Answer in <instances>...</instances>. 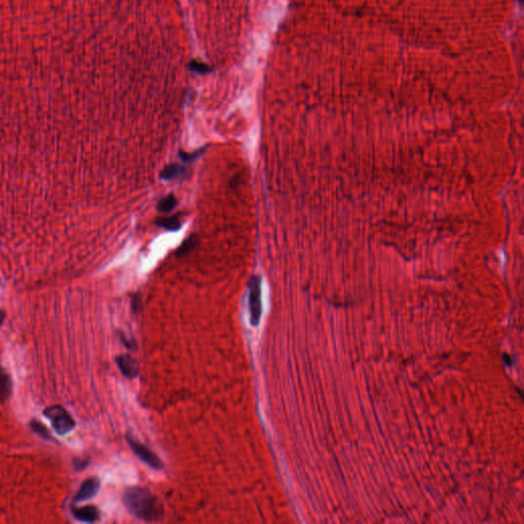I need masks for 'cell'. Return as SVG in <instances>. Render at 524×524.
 Returning <instances> with one entry per match:
<instances>
[{"mask_svg":"<svg viewBox=\"0 0 524 524\" xmlns=\"http://www.w3.org/2000/svg\"><path fill=\"white\" fill-rule=\"evenodd\" d=\"M122 501L127 511L143 521L157 522L162 519L164 515L162 502L148 489L140 487L128 488L123 493Z\"/></svg>","mask_w":524,"mask_h":524,"instance_id":"obj_1","label":"cell"},{"mask_svg":"<svg viewBox=\"0 0 524 524\" xmlns=\"http://www.w3.org/2000/svg\"><path fill=\"white\" fill-rule=\"evenodd\" d=\"M207 147H204L202 149H199L193 153H188V152H184V151H179L178 153V157L180 158V160L183 161V162L185 163H193L194 161L198 160L201 156H202L205 151H206Z\"/></svg>","mask_w":524,"mask_h":524,"instance_id":"obj_13","label":"cell"},{"mask_svg":"<svg viewBox=\"0 0 524 524\" xmlns=\"http://www.w3.org/2000/svg\"><path fill=\"white\" fill-rule=\"evenodd\" d=\"M43 414L50 421L51 426L59 435L67 434L75 428L74 419L63 407L51 406L45 409Z\"/></svg>","mask_w":524,"mask_h":524,"instance_id":"obj_2","label":"cell"},{"mask_svg":"<svg viewBox=\"0 0 524 524\" xmlns=\"http://www.w3.org/2000/svg\"><path fill=\"white\" fill-rule=\"evenodd\" d=\"M126 439L132 452L144 463H146L148 466L155 470H162L164 468V463L162 462V460H161L154 452H152L148 447L143 445V443H140L137 439H135L129 434L126 436Z\"/></svg>","mask_w":524,"mask_h":524,"instance_id":"obj_4","label":"cell"},{"mask_svg":"<svg viewBox=\"0 0 524 524\" xmlns=\"http://www.w3.org/2000/svg\"><path fill=\"white\" fill-rule=\"evenodd\" d=\"M30 426H31L32 430H33L35 433H37L38 435H40L41 437H43V438H45V439H50V438H51L50 433H49V431L47 430V428H46L43 424H41V423H40V422H38V421H36V420H33V421H31V423H30Z\"/></svg>","mask_w":524,"mask_h":524,"instance_id":"obj_14","label":"cell"},{"mask_svg":"<svg viewBox=\"0 0 524 524\" xmlns=\"http://www.w3.org/2000/svg\"><path fill=\"white\" fill-rule=\"evenodd\" d=\"M73 463H74V467H75L76 470H82V469L86 468V466L88 464V461L81 460V459H75Z\"/></svg>","mask_w":524,"mask_h":524,"instance_id":"obj_15","label":"cell"},{"mask_svg":"<svg viewBox=\"0 0 524 524\" xmlns=\"http://www.w3.org/2000/svg\"><path fill=\"white\" fill-rule=\"evenodd\" d=\"M176 205H177V199L174 197V195H168L159 201L158 205H157V209L158 211L162 212V213H168L171 210H173L176 207Z\"/></svg>","mask_w":524,"mask_h":524,"instance_id":"obj_11","label":"cell"},{"mask_svg":"<svg viewBox=\"0 0 524 524\" xmlns=\"http://www.w3.org/2000/svg\"><path fill=\"white\" fill-rule=\"evenodd\" d=\"M72 513L76 519L82 522L92 523L100 518V512L95 506H84V507H79L74 508L72 510Z\"/></svg>","mask_w":524,"mask_h":524,"instance_id":"obj_7","label":"cell"},{"mask_svg":"<svg viewBox=\"0 0 524 524\" xmlns=\"http://www.w3.org/2000/svg\"><path fill=\"white\" fill-rule=\"evenodd\" d=\"M11 388L12 383L10 376L3 368L0 367V402L5 401L9 397Z\"/></svg>","mask_w":524,"mask_h":524,"instance_id":"obj_9","label":"cell"},{"mask_svg":"<svg viewBox=\"0 0 524 524\" xmlns=\"http://www.w3.org/2000/svg\"><path fill=\"white\" fill-rule=\"evenodd\" d=\"M187 171H188V168L185 165L172 163V164L165 166L162 169V171L160 172V178L165 181L184 178L187 174Z\"/></svg>","mask_w":524,"mask_h":524,"instance_id":"obj_8","label":"cell"},{"mask_svg":"<svg viewBox=\"0 0 524 524\" xmlns=\"http://www.w3.org/2000/svg\"><path fill=\"white\" fill-rule=\"evenodd\" d=\"M197 242H198V240H197V236H196V235H192V236H190L188 239H186V240L183 242V244H181V245L176 249L175 254H176L178 257L184 256V255H187L190 251H192V250L195 248V246L197 245Z\"/></svg>","mask_w":524,"mask_h":524,"instance_id":"obj_12","label":"cell"},{"mask_svg":"<svg viewBox=\"0 0 524 524\" xmlns=\"http://www.w3.org/2000/svg\"><path fill=\"white\" fill-rule=\"evenodd\" d=\"M249 310L250 324L252 327H258L262 316V300H261V278L259 275H252L249 279Z\"/></svg>","mask_w":524,"mask_h":524,"instance_id":"obj_3","label":"cell"},{"mask_svg":"<svg viewBox=\"0 0 524 524\" xmlns=\"http://www.w3.org/2000/svg\"><path fill=\"white\" fill-rule=\"evenodd\" d=\"M100 488V481L97 477H90L86 479L80 489L78 490L77 494L74 497L75 502H83L86 500H89L93 498L98 490Z\"/></svg>","mask_w":524,"mask_h":524,"instance_id":"obj_5","label":"cell"},{"mask_svg":"<svg viewBox=\"0 0 524 524\" xmlns=\"http://www.w3.org/2000/svg\"><path fill=\"white\" fill-rule=\"evenodd\" d=\"M5 315H6L5 312L2 309H0V325H1L2 322H3V320L5 318Z\"/></svg>","mask_w":524,"mask_h":524,"instance_id":"obj_17","label":"cell"},{"mask_svg":"<svg viewBox=\"0 0 524 524\" xmlns=\"http://www.w3.org/2000/svg\"><path fill=\"white\" fill-rule=\"evenodd\" d=\"M131 306H132V309L134 312H136L140 306H142V304H140V298L138 296H134L132 301H131Z\"/></svg>","mask_w":524,"mask_h":524,"instance_id":"obj_16","label":"cell"},{"mask_svg":"<svg viewBox=\"0 0 524 524\" xmlns=\"http://www.w3.org/2000/svg\"><path fill=\"white\" fill-rule=\"evenodd\" d=\"M155 225L169 232H176L181 228V217L179 215L160 217L155 221Z\"/></svg>","mask_w":524,"mask_h":524,"instance_id":"obj_10","label":"cell"},{"mask_svg":"<svg viewBox=\"0 0 524 524\" xmlns=\"http://www.w3.org/2000/svg\"><path fill=\"white\" fill-rule=\"evenodd\" d=\"M116 362L125 378L133 379L138 375V367L135 359L129 354H121L116 357Z\"/></svg>","mask_w":524,"mask_h":524,"instance_id":"obj_6","label":"cell"}]
</instances>
